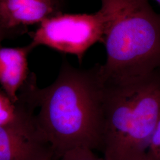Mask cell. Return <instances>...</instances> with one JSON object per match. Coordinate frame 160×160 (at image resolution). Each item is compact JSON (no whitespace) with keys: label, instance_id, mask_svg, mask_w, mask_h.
Here are the masks:
<instances>
[{"label":"cell","instance_id":"cell-9","mask_svg":"<svg viewBox=\"0 0 160 160\" xmlns=\"http://www.w3.org/2000/svg\"><path fill=\"white\" fill-rule=\"evenodd\" d=\"M56 160H106L94 154L92 150L87 148H76L69 150Z\"/></svg>","mask_w":160,"mask_h":160},{"label":"cell","instance_id":"cell-14","mask_svg":"<svg viewBox=\"0 0 160 160\" xmlns=\"http://www.w3.org/2000/svg\"><path fill=\"white\" fill-rule=\"evenodd\" d=\"M158 3V4L160 6V0H155Z\"/></svg>","mask_w":160,"mask_h":160},{"label":"cell","instance_id":"cell-13","mask_svg":"<svg viewBox=\"0 0 160 160\" xmlns=\"http://www.w3.org/2000/svg\"><path fill=\"white\" fill-rule=\"evenodd\" d=\"M7 38L6 34H4V33L3 32V31L0 28V43L2 41V40L6 39Z\"/></svg>","mask_w":160,"mask_h":160},{"label":"cell","instance_id":"cell-3","mask_svg":"<svg viewBox=\"0 0 160 160\" xmlns=\"http://www.w3.org/2000/svg\"><path fill=\"white\" fill-rule=\"evenodd\" d=\"M103 85L104 158L138 160L160 117V68L134 81Z\"/></svg>","mask_w":160,"mask_h":160},{"label":"cell","instance_id":"cell-1","mask_svg":"<svg viewBox=\"0 0 160 160\" xmlns=\"http://www.w3.org/2000/svg\"><path fill=\"white\" fill-rule=\"evenodd\" d=\"M36 120L56 160L69 150L101 149L103 85L98 63L77 68L64 59L57 79L45 88L34 87Z\"/></svg>","mask_w":160,"mask_h":160},{"label":"cell","instance_id":"cell-6","mask_svg":"<svg viewBox=\"0 0 160 160\" xmlns=\"http://www.w3.org/2000/svg\"><path fill=\"white\" fill-rule=\"evenodd\" d=\"M59 12L53 0H0V28L8 38L18 28L40 24Z\"/></svg>","mask_w":160,"mask_h":160},{"label":"cell","instance_id":"cell-7","mask_svg":"<svg viewBox=\"0 0 160 160\" xmlns=\"http://www.w3.org/2000/svg\"><path fill=\"white\" fill-rule=\"evenodd\" d=\"M34 48L31 43L22 47L0 48V85L13 103H16L18 92L31 73L28 57Z\"/></svg>","mask_w":160,"mask_h":160},{"label":"cell","instance_id":"cell-5","mask_svg":"<svg viewBox=\"0 0 160 160\" xmlns=\"http://www.w3.org/2000/svg\"><path fill=\"white\" fill-rule=\"evenodd\" d=\"M16 121L0 126V160H53L51 145L40 131L36 108L27 97L18 95Z\"/></svg>","mask_w":160,"mask_h":160},{"label":"cell","instance_id":"cell-11","mask_svg":"<svg viewBox=\"0 0 160 160\" xmlns=\"http://www.w3.org/2000/svg\"><path fill=\"white\" fill-rule=\"evenodd\" d=\"M138 160H160V158L156 157L154 155L149 153L147 151V153H145L141 158H140Z\"/></svg>","mask_w":160,"mask_h":160},{"label":"cell","instance_id":"cell-2","mask_svg":"<svg viewBox=\"0 0 160 160\" xmlns=\"http://www.w3.org/2000/svg\"><path fill=\"white\" fill-rule=\"evenodd\" d=\"M106 16L103 44L107 58L98 63L105 84H123L160 68V14L149 0H100Z\"/></svg>","mask_w":160,"mask_h":160},{"label":"cell","instance_id":"cell-15","mask_svg":"<svg viewBox=\"0 0 160 160\" xmlns=\"http://www.w3.org/2000/svg\"><path fill=\"white\" fill-rule=\"evenodd\" d=\"M3 92V91H2V90H0V92Z\"/></svg>","mask_w":160,"mask_h":160},{"label":"cell","instance_id":"cell-4","mask_svg":"<svg viewBox=\"0 0 160 160\" xmlns=\"http://www.w3.org/2000/svg\"><path fill=\"white\" fill-rule=\"evenodd\" d=\"M106 16L102 9L94 13L59 12L39 24L31 34L34 48L45 46L76 56L80 63L88 51L98 42L103 43Z\"/></svg>","mask_w":160,"mask_h":160},{"label":"cell","instance_id":"cell-12","mask_svg":"<svg viewBox=\"0 0 160 160\" xmlns=\"http://www.w3.org/2000/svg\"><path fill=\"white\" fill-rule=\"evenodd\" d=\"M61 12H63V8L66 4V0H53Z\"/></svg>","mask_w":160,"mask_h":160},{"label":"cell","instance_id":"cell-8","mask_svg":"<svg viewBox=\"0 0 160 160\" xmlns=\"http://www.w3.org/2000/svg\"><path fill=\"white\" fill-rule=\"evenodd\" d=\"M18 109L4 92H0V126H8L14 122L17 118Z\"/></svg>","mask_w":160,"mask_h":160},{"label":"cell","instance_id":"cell-10","mask_svg":"<svg viewBox=\"0 0 160 160\" xmlns=\"http://www.w3.org/2000/svg\"><path fill=\"white\" fill-rule=\"evenodd\" d=\"M148 152L158 158L160 152V115L152 133Z\"/></svg>","mask_w":160,"mask_h":160}]
</instances>
